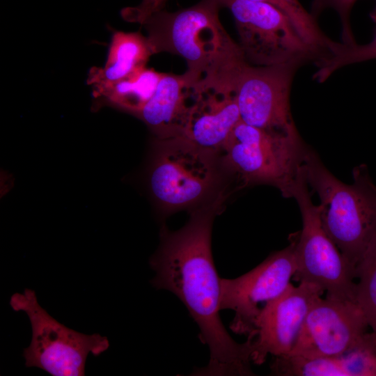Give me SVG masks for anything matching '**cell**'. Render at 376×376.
<instances>
[{"mask_svg": "<svg viewBox=\"0 0 376 376\" xmlns=\"http://www.w3.org/2000/svg\"><path fill=\"white\" fill-rule=\"evenodd\" d=\"M194 83L182 75L163 73L157 88L136 117L157 139L181 136L194 101Z\"/></svg>", "mask_w": 376, "mask_h": 376, "instance_id": "cell-15", "label": "cell"}, {"mask_svg": "<svg viewBox=\"0 0 376 376\" xmlns=\"http://www.w3.org/2000/svg\"><path fill=\"white\" fill-rule=\"evenodd\" d=\"M376 1V0H375ZM374 14H376V5H375V9L373 10V12L370 13V15H374Z\"/></svg>", "mask_w": 376, "mask_h": 376, "instance_id": "cell-23", "label": "cell"}, {"mask_svg": "<svg viewBox=\"0 0 376 376\" xmlns=\"http://www.w3.org/2000/svg\"><path fill=\"white\" fill-rule=\"evenodd\" d=\"M155 54L148 38L140 32L113 33L104 67H93L88 72L87 84L92 89L120 81L146 67Z\"/></svg>", "mask_w": 376, "mask_h": 376, "instance_id": "cell-16", "label": "cell"}, {"mask_svg": "<svg viewBox=\"0 0 376 376\" xmlns=\"http://www.w3.org/2000/svg\"><path fill=\"white\" fill-rule=\"evenodd\" d=\"M368 327L355 301L320 297L310 307L287 356L313 359L341 354L354 345Z\"/></svg>", "mask_w": 376, "mask_h": 376, "instance_id": "cell-12", "label": "cell"}, {"mask_svg": "<svg viewBox=\"0 0 376 376\" xmlns=\"http://www.w3.org/2000/svg\"><path fill=\"white\" fill-rule=\"evenodd\" d=\"M219 152L183 136L157 139L148 169L152 198L164 212L197 208L226 192Z\"/></svg>", "mask_w": 376, "mask_h": 376, "instance_id": "cell-4", "label": "cell"}, {"mask_svg": "<svg viewBox=\"0 0 376 376\" xmlns=\"http://www.w3.org/2000/svg\"><path fill=\"white\" fill-rule=\"evenodd\" d=\"M234 17L245 60L258 66L315 63L320 56L290 18L274 6L253 0H218Z\"/></svg>", "mask_w": 376, "mask_h": 376, "instance_id": "cell-8", "label": "cell"}, {"mask_svg": "<svg viewBox=\"0 0 376 376\" xmlns=\"http://www.w3.org/2000/svg\"><path fill=\"white\" fill-rule=\"evenodd\" d=\"M269 3L281 10L292 21L300 35L322 58L332 54L340 42L333 41L320 29L316 18L299 0H253Z\"/></svg>", "mask_w": 376, "mask_h": 376, "instance_id": "cell-18", "label": "cell"}, {"mask_svg": "<svg viewBox=\"0 0 376 376\" xmlns=\"http://www.w3.org/2000/svg\"><path fill=\"white\" fill-rule=\"evenodd\" d=\"M167 0H142L136 6L126 7L121 10L122 18L129 22L141 25L154 13L164 9Z\"/></svg>", "mask_w": 376, "mask_h": 376, "instance_id": "cell-22", "label": "cell"}, {"mask_svg": "<svg viewBox=\"0 0 376 376\" xmlns=\"http://www.w3.org/2000/svg\"><path fill=\"white\" fill-rule=\"evenodd\" d=\"M357 0H313L311 13L315 17L326 9L335 10L342 25L343 43L354 45L356 43L351 29L350 15L351 10Z\"/></svg>", "mask_w": 376, "mask_h": 376, "instance_id": "cell-21", "label": "cell"}, {"mask_svg": "<svg viewBox=\"0 0 376 376\" xmlns=\"http://www.w3.org/2000/svg\"><path fill=\"white\" fill-rule=\"evenodd\" d=\"M162 75L146 66L120 81L93 88V95L102 103L136 116L154 94Z\"/></svg>", "mask_w": 376, "mask_h": 376, "instance_id": "cell-17", "label": "cell"}, {"mask_svg": "<svg viewBox=\"0 0 376 376\" xmlns=\"http://www.w3.org/2000/svg\"><path fill=\"white\" fill-rule=\"evenodd\" d=\"M270 368L281 376H376V332H365L341 354L313 359L278 357Z\"/></svg>", "mask_w": 376, "mask_h": 376, "instance_id": "cell-14", "label": "cell"}, {"mask_svg": "<svg viewBox=\"0 0 376 376\" xmlns=\"http://www.w3.org/2000/svg\"><path fill=\"white\" fill-rule=\"evenodd\" d=\"M303 170L308 187L320 198L325 231L356 269L376 235V185L367 166L354 167L353 182L346 184L308 148Z\"/></svg>", "mask_w": 376, "mask_h": 376, "instance_id": "cell-2", "label": "cell"}, {"mask_svg": "<svg viewBox=\"0 0 376 376\" xmlns=\"http://www.w3.org/2000/svg\"><path fill=\"white\" fill-rule=\"evenodd\" d=\"M226 194L195 208L187 223L177 231L164 228L161 243L150 265L156 272L157 289L175 294L200 329L199 338L210 350V361L196 375L251 376L253 337L237 343L224 327L221 310V279L212 258L213 221L221 210Z\"/></svg>", "mask_w": 376, "mask_h": 376, "instance_id": "cell-1", "label": "cell"}, {"mask_svg": "<svg viewBox=\"0 0 376 376\" xmlns=\"http://www.w3.org/2000/svg\"><path fill=\"white\" fill-rule=\"evenodd\" d=\"M355 301L368 327L376 332V235L356 268Z\"/></svg>", "mask_w": 376, "mask_h": 376, "instance_id": "cell-19", "label": "cell"}, {"mask_svg": "<svg viewBox=\"0 0 376 376\" xmlns=\"http://www.w3.org/2000/svg\"><path fill=\"white\" fill-rule=\"evenodd\" d=\"M241 63L216 76L194 81V101L181 136L194 143L219 152L239 123L235 81Z\"/></svg>", "mask_w": 376, "mask_h": 376, "instance_id": "cell-11", "label": "cell"}, {"mask_svg": "<svg viewBox=\"0 0 376 376\" xmlns=\"http://www.w3.org/2000/svg\"><path fill=\"white\" fill-rule=\"evenodd\" d=\"M300 66L296 63L258 66L244 61L235 81L241 120L267 130L297 132L290 94L294 75Z\"/></svg>", "mask_w": 376, "mask_h": 376, "instance_id": "cell-9", "label": "cell"}, {"mask_svg": "<svg viewBox=\"0 0 376 376\" xmlns=\"http://www.w3.org/2000/svg\"><path fill=\"white\" fill-rule=\"evenodd\" d=\"M297 269L295 245L270 254L249 272L235 279H221L220 306L235 317L230 328L239 334L254 333L258 304L279 296L289 285Z\"/></svg>", "mask_w": 376, "mask_h": 376, "instance_id": "cell-10", "label": "cell"}, {"mask_svg": "<svg viewBox=\"0 0 376 376\" xmlns=\"http://www.w3.org/2000/svg\"><path fill=\"white\" fill-rule=\"evenodd\" d=\"M10 305L15 312H24L31 326V343L23 353L26 368L52 376H83L88 355L97 357L109 347L107 337L80 333L57 321L40 305L33 290L14 293Z\"/></svg>", "mask_w": 376, "mask_h": 376, "instance_id": "cell-6", "label": "cell"}, {"mask_svg": "<svg viewBox=\"0 0 376 376\" xmlns=\"http://www.w3.org/2000/svg\"><path fill=\"white\" fill-rule=\"evenodd\" d=\"M221 8L218 0H201L175 12L162 9L152 15L143 26L155 54L183 58L193 81L211 77L244 56L219 21Z\"/></svg>", "mask_w": 376, "mask_h": 376, "instance_id": "cell-3", "label": "cell"}, {"mask_svg": "<svg viewBox=\"0 0 376 376\" xmlns=\"http://www.w3.org/2000/svg\"><path fill=\"white\" fill-rule=\"evenodd\" d=\"M324 291L318 285L292 283L267 302L256 317L253 340L252 361L265 362L268 354L287 356L292 351L312 304Z\"/></svg>", "mask_w": 376, "mask_h": 376, "instance_id": "cell-13", "label": "cell"}, {"mask_svg": "<svg viewBox=\"0 0 376 376\" xmlns=\"http://www.w3.org/2000/svg\"><path fill=\"white\" fill-rule=\"evenodd\" d=\"M292 198L297 201L302 219V228L292 240L297 265L293 278L299 283L320 286L327 297L355 301L356 269L325 231L320 206L311 199L304 171Z\"/></svg>", "mask_w": 376, "mask_h": 376, "instance_id": "cell-7", "label": "cell"}, {"mask_svg": "<svg viewBox=\"0 0 376 376\" xmlns=\"http://www.w3.org/2000/svg\"><path fill=\"white\" fill-rule=\"evenodd\" d=\"M370 15L376 22V14ZM375 58H376V31L373 39L366 45H346L340 42L333 54L315 63L318 70L313 75V79L319 83H322L334 72L344 66Z\"/></svg>", "mask_w": 376, "mask_h": 376, "instance_id": "cell-20", "label": "cell"}, {"mask_svg": "<svg viewBox=\"0 0 376 376\" xmlns=\"http://www.w3.org/2000/svg\"><path fill=\"white\" fill-rule=\"evenodd\" d=\"M308 148L298 131H270L240 120L219 154L228 174L241 187L269 185L292 198Z\"/></svg>", "mask_w": 376, "mask_h": 376, "instance_id": "cell-5", "label": "cell"}]
</instances>
